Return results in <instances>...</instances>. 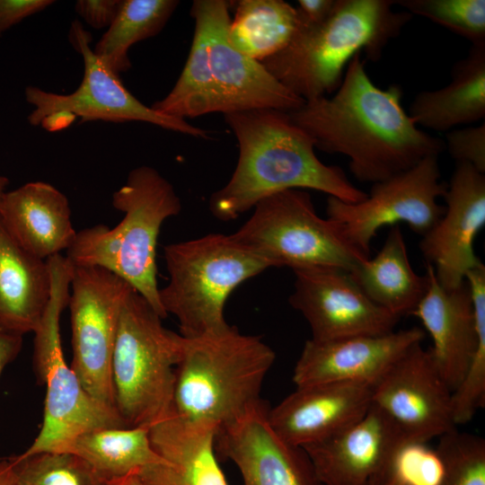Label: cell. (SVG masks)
<instances>
[{"label":"cell","mask_w":485,"mask_h":485,"mask_svg":"<svg viewBox=\"0 0 485 485\" xmlns=\"http://www.w3.org/2000/svg\"><path fill=\"white\" fill-rule=\"evenodd\" d=\"M47 260L20 247L0 222V331L34 332L50 298Z\"/></svg>","instance_id":"cell-24"},{"label":"cell","mask_w":485,"mask_h":485,"mask_svg":"<svg viewBox=\"0 0 485 485\" xmlns=\"http://www.w3.org/2000/svg\"><path fill=\"white\" fill-rule=\"evenodd\" d=\"M407 440L398 425L372 403L349 427L303 449L323 485H370Z\"/></svg>","instance_id":"cell-19"},{"label":"cell","mask_w":485,"mask_h":485,"mask_svg":"<svg viewBox=\"0 0 485 485\" xmlns=\"http://www.w3.org/2000/svg\"><path fill=\"white\" fill-rule=\"evenodd\" d=\"M299 26L296 8L283 0H240L227 30L240 53L262 61L285 48Z\"/></svg>","instance_id":"cell-27"},{"label":"cell","mask_w":485,"mask_h":485,"mask_svg":"<svg viewBox=\"0 0 485 485\" xmlns=\"http://www.w3.org/2000/svg\"><path fill=\"white\" fill-rule=\"evenodd\" d=\"M372 403L410 440L427 443L456 428L453 392L421 342L406 349L372 384Z\"/></svg>","instance_id":"cell-15"},{"label":"cell","mask_w":485,"mask_h":485,"mask_svg":"<svg viewBox=\"0 0 485 485\" xmlns=\"http://www.w3.org/2000/svg\"><path fill=\"white\" fill-rule=\"evenodd\" d=\"M164 260L169 281L159 289L160 303L167 315L178 320L184 338L226 328L224 309L230 294L271 268L232 234H223L168 244Z\"/></svg>","instance_id":"cell-7"},{"label":"cell","mask_w":485,"mask_h":485,"mask_svg":"<svg viewBox=\"0 0 485 485\" xmlns=\"http://www.w3.org/2000/svg\"><path fill=\"white\" fill-rule=\"evenodd\" d=\"M0 222L20 247L45 260L66 251L76 235L68 198L43 181L6 191L0 202Z\"/></svg>","instance_id":"cell-23"},{"label":"cell","mask_w":485,"mask_h":485,"mask_svg":"<svg viewBox=\"0 0 485 485\" xmlns=\"http://www.w3.org/2000/svg\"><path fill=\"white\" fill-rule=\"evenodd\" d=\"M230 2L195 0L190 15L206 35L207 64L216 112L258 109L290 112L305 101L276 80L259 61L237 51L228 41Z\"/></svg>","instance_id":"cell-14"},{"label":"cell","mask_w":485,"mask_h":485,"mask_svg":"<svg viewBox=\"0 0 485 485\" xmlns=\"http://www.w3.org/2000/svg\"><path fill=\"white\" fill-rule=\"evenodd\" d=\"M416 125L436 131L485 118V43L472 45L468 55L452 67L445 86L419 93L409 108Z\"/></svg>","instance_id":"cell-25"},{"label":"cell","mask_w":485,"mask_h":485,"mask_svg":"<svg viewBox=\"0 0 485 485\" xmlns=\"http://www.w3.org/2000/svg\"><path fill=\"white\" fill-rule=\"evenodd\" d=\"M232 236L272 267L292 270L335 268L351 271L368 256L346 238L340 225L321 217L305 190L269 195Z\"/></svg>","instance_id":"cell-9"},{"label":"cell","mask_w":485,"mask_h":485,"mask_svg":"<svg viewBox=\"0 0 485 485\" xmlns=\"http://www.w3.org/2000/svg\"><path fill=\"white\" fill-rule=\"evenodd\" d=\"M122 0H78L75 13L94 29L109 28L113 22Z\"/></svg>","instance_id":"cell-35"},{"label":"cell","mask_w":485,"mask_h":485,"mask_svg":"<svg viewBox=\"0 0 485 485\" xmlns=\"http://www.w3.org/2000/svg\"><path fill=\"white\" fill-rule=\"evenodd\" d=\"M371 405V384L322 383L295 387L269 409L268 419L284 441L304 448L349 427Z\"/></svg>","instance_id":"cell-21"},{"label":"cell","mask_w":485,"mask_h":485,"mask_svg":"<svg viewBox=\"0 0 485 485\" xmlns=\"http://www.w3.org/2000/svg\"><path fill=\"white\" fill-rule=\"evenodd\" d=\"M68 453L89 463L107 481L165 462L153 448L149 428H102L85 432Z\"/></svg>","instance_id":"cell-28"},{"label":"cell","mask_w":485,"mask_h":485,"mask_svg":"<svg viewBox=\"0 0 485 485\" xmlns=\"http://www.w3.org/2000/svg\"><path fill=\"white\" fill-rule=\"evenodd\" d=\"M398 84L377 87L360 54L346 67L336 93L305 101L288 112L315 148L348 158L354 177L377 182L438 156L445 142L418 128L401 105Z\"/></svg>","instance_id":"cell-1"},{"label":"cell","mask_w":485,"mask_h":485,"mask_svg":"<svg viewBox=\"0 0 485 485\" xmlns=\"http://www.w3.org/2000/svg\"><path fill=\"white\" fill-rule=\"evenodd\" d=\"M54 3L53 0H0V37L13 26Z\"/></svg>","instance_id":"cell-36"},{"label":"cell","mask_w":485,"mask_h":485,"mask_svg":"<svg viewBox=\"0 0 485 485\" xmlns=\"http://www.w3.org/2000/svg\"><path fill=\"white\" fill-rule=\"evenodd\" d=\"M177 0H122L110 26L96 43L93 53L119 75L131 67L130 47L158 34L179 5Z\"/></svg>","instance_id":"cell-29"},{"label":"cell","mask_w":485,"mask_h":485,"mask_svg":"<svg viewBox=\"0 0 485 485\" xmlns=\"http://www.w3.org/2000/svg\"><path fill=\"white\" fill-rule=\"evenodd\" d=\"M9 183V180L5 176L0 175V202L3 196L6 192V187Z\"/></svg>","instance_id":"cell-42"},{"label":"cell","mask_w":485,"mask_h":485,"mask_svg":"<svg viewBox=\"0 0 485 485\" xmlns=\"http://www.w3.org/2000/svg\"><path fill=\"white\" fill-rule=\"evenodd\" d=\"M445 147L456 163H466L485 173V124L450 130Z\"/></svg>","instance_id":"cell-34"},{"label":"cell","mask_w":485,"mask_h":485,"mask_svg":"<svg viewBox=\"0 0 485 485\" xmlns=\"http://www.w3.org/2000/svg\"><path fill=\"white\" fill-rule=\"evenodd\" d=\"M216 429L174 410L149 428L154 451L165 460L138 471L142 485H228L215 448Z\"/></svg>","instance_id":"cell-22"},{"label":"cell","mask_w":485,"mask_h":485,"mask_svg":"<svg viewBox=\"0 0 485 485\" xmlns=\"http://www.w3.org/2000/svg\"><path fill=\"white\" fill-rule=\"evenodd\" d=\"M112 206L124 213L114 227L96 225L76 232L66 258L73 266L103 268L124 279L163 319L159 298L156 246L163 223L179 215L180 198L157 170L139 166L112 194Z\"/></svg>","instance_id":"cell-4"},{"label":"cell","mask_w":485,"mask_h":485,"mask_svg":"<svg viewBox=\"0 0 485 485\" xmlns=\"http://www.w3.org/2000/svg\"><path fill=\"white\" fill-rule=\"evenodd\" d=\"M0 485H16L10 458H4L0 464Z\"/></svg>","instance_id":"cell-40"},{"label":"cell","mask_w":485,"mask_h":485,"mask_svg":"<svg viewBox=\"0 0 485 485\" xmlns=\"http://www.w3.org/2000/svg\"><path fill=\"white\" fill-rule=\"evenodd\" d=\"M443 198L444 214L423 236L419 249L446 289L461 286L481 260L474 241L485 225V174L466 163H456Z\"/></svg>","instance_id":"cell-17"},{"label":"cell","mask_w":485,"mask_h":485,"mask_svg":"<svg viewBox=\"0 0 485 485\" xmlns=\"http://www.w3.org/2000/svg\"><path fill=\"white\" fill-rule=\"evenodd\" d=\"M16 485H105L89 463L67 452L10 457Z\"/></svg>","instance_id":"cell-31"},{"label":"cell","mask_w":485,"mask_h":485,"mask_svg":"<svg viewBox=\"0 0 485 485\" xmlns=\"http://www.w3.org/2000/svg\"><path fill=\"white\" fill-rule=\"evenodd\" d=\"M395 4L446 28L472 45L485 43L484 0H400Z\"/></svg>","instance_id":"cell-32"},{"label":"cell","mask_w":485,"mask_h":485,"mask_svg":"<svg viewBox=\"0 0 485 485\" xmlns=\"http://www.w3.org/2000/svg\"><path fill=\"white\" fill-rule=\"evenodd\" d=\"M105 485H142L138 477V471L125 476L107 481Z\"/></svg>","instance_id":"cell-41"},{"label":"cell","mask_w":485,"mask_h":485,"mask_svg":"<svg viewBox=\"0 0 485 485\" xmlns=\"http://www.w3.org/2000/svg\"><path fill=\"white\" fill-rule=\"evenodd\" d=\"M391 0H335L329 16L303 24L281 51L260 61L283 86L304 101L337 90L346 66L365 52L378 61L389 40L411 19Z\"/></svg>","instance_id":"cell-3"},{"label":"cell","mask_w":485,"mask_h":485,"mask_svg":"<svg viewBox=\"0 0 485 485\" xmlns=\"http://www.w3.org/2000/svg\"><path fill=\"white\" fill-rule=\"evenodd\" d=\"M155 111L185 119L216 112L213 84L207 64V45L202 26L195 22L190 53L170 93L154 102Z\"/></svg>","instance_id":"cell-30"},{"label":"cell","mask_w":485,"mask_h":485,"mask_svg":"<svg viewBox=\"0 0 485 485\" xmlns=\"http://www.w3.org/2000/svg\"><path fill=\"white\" fill-rule=\"evenodd\" d=\"M428 291L410 315L433 340L434 361L448 387L464 403L485 400V266L478 263L453 289L436 280L427 263Z\"/></svg>","instance_id":"cell-10"},{"label":"cell","mask_w":485,"mask_h":485,"mask_svg":"<svg viewBox=\"0 0 485 485\" xmlns=\"http://www.w3.org/2000/svg\"><path fill=\"white\" fill-rule=\"evenodd\" d=\"M51 292L45 313L33 332V366L47 386L41 428L22 457L42 452H67L80 435L102 428H126L118 412L93 399L68 366L60 335V317L67 306L73 265L61 254L47 260Z\"/></svg>","instance_id":"cell-8"},{"label":"cell","mask_w":485,"mask_h":485,"mask_svg":"<svg viewBox=\"0 0 485 485\" xmlns=\"http://www.w3.org/2000/svg\"><path fill=\"white\" fill-rule=\"evenodd\" d=\"M296 11L303 24H316L331 13L335 0H299Z\"/></svg>","instance_id":"cell-37"},{"label":"cell","mask_w":485,"mask_h":485,"mask_svg":"<svg viewBox=\"0 0 485 485\" xmlns=\"http://www.w3.org/2000/svg\"><path fill=\"white\" fill-rule=\"evenodd\" d=\"M22 336L0 331V375L21 351ZM4 458H0V464Z\"/></svg>","instance_id":"cell-38"},{"label":"cell","mask_w":485,"mask_h":485,"mask_svg":"<svg viewBox=\"0 0 485 485\" xmlns=\"http://www.w3.org/2000/svg\"><path fill=\"white\" fill-rule=\"evenodd\" d=\"M135 289L120 310L111 362L115 406L126 428H150L173 411L175 369L185 338Z\"/></svg>","instance_id":"cell-6"},{"label":"cell","mask_w":485,"mask_h":485,"mask_svg":"<svg viewBox=\"0 0 485 485\" xmlns=\"http://www.w3.org/2000/svg\"><path fill=\"white\" fill-rule=\"evenodd\" d=\"M263 400L217 430L216 452L238 468L243 485H323L304 450L270 427Z\"/></svg>","instance_id":"cell-18"},{"label":"cell","mask_w":485,"mask_h":485,"mask_svg":"<svg viewBox=\"0 0 485 485\" xmlns=\"http://www.w3.org/2000/svg\"><path fill=\"white\" fill-rule=\"evenodd\" d=\"M224 116L238 141L239 157L230 180L209 199L218 220L235 219L262 198L291 189L318 190L347 203L366 198L340 167L317 157L312 138L288 112L258 109Z\"/></svg>","instance_id":"cell-2"},{"label":"cell","mask_w":485,"mask_h":485,"mask_svg":"<svg viewBox=\"0 0 485 485\" xmlns=\"http://www.w3.org/2000/svg\"><path fill=\"white\" fill-rule=\"evenodd\" d=\"M69 40L84 59V76L78 88L68 94L44 91L36 86L24 90L25 100L34 107L27 119L33 126L54 130L70 123L142 121L198 138L208 132L186 119L161 114L138 101L124 86L120 76L109 69L90 47L92 36L77 20L71 24Z\"/></svg>","instance_id":"cell-11"},{"label":"cell","mask_w":485,"mask_h":485,"mask_svg":"<svg viewBox=\"0 0 485 485\" xmlns=\"http://www.w3.org/2000/svg\"><path fill=\"white\" fill-rule=\"evenodd\" d=\"M437 158L428 156L407 171L373 183L366 198L357 203L329 196L327 217L336 221L349 242L368 257L371 241L384 226L403 222L423 236L445 211L437 203L446 189Z\"/></svg>","instance_id":"cell-13"},{"label":"cell","mask_w":485,"mask_h":485,"mask_svg":"<svg viewBox=\"0 0 485 485\" xmlns=\"http://www.w3.org/2000/svg\"><path fill=\"white\" fill-rule=\"evenodd\" d=\"M444 463L438 485H485V440L457 428L441 436L436 447Z\"/></svg>","instance_id":"cell-33"},{"label":"cell","mask_w":485,"mask_h":485,"mask_svg":"<svg viewBox=\"0 0 485 485\" xmlns=\"http://www.w3.org/2000/svg\"><path fill=\"white\" fill-rule=\"evenodd\" d=\"M70 288L71 368L93 399L116 410L111 362L120 310L132 287L103 268L73 266Z\"/></svg>","instance_id":"cell-12"},{"label":"cell","mask_w":485,"mask_h":485,"mask_svg":"<svg viewBox=\"0 0 485 485\" xmlns=\"http://www.w3.org/2000/svg\"><path fill=\"white\" fill-rule=\"evenodd\" d=\"M276 358L260 337L234 326L185 338L175 369L174 412L217 430L257 404Z\"/></svg>","instance_id":"cell-5"},{"label":"cell","mask_w":485,"mask_h":485,"mask_svg":"<svg viewBox=\"0 0 485 485\" xmlns=\"http://www.w3.org/2000/svg\"><path fill=\"white\" fill-rule=\"evenodd\" d=\"M424 338L420 328L412 327L383 335L310 339L295 363L292 380L295 387L322 383L372 385L406 349Z\"/></svg>","instance_id":"cell-20"},{"label":"cell","mask_w":485,"mask_h":485,"mask_svg":"<svg viewBox=\"0 0 485 485\" xmlns=\"http://www.w3.org/2000/svg\"><path fill=\"white\" fill-rule=\"evenodd\" d=\"M293 272L288 301L307 321L313 340L383 335L393 331L401 319L375 304L348 271L311 268Z\"/></svg>","instance_id":"cell-16"},{"label":"cell","mask_w":485,"mask_h":485,"mask_svg":"<svg viewBox=\"0 0 485 485\" xmlns=\"http://www.w3.org/2000/svg\"><path fill=\"white\" fill-rule=\"evenodd\" d=\"M355 282L377 305L401 317L412 313L426 295L429 278L413 269L403 234L391 226L374 258H366L349 271Z\"/></svg>","instance_id":"cell-26"},{"label":"cell","mask_w":485,"mask_h":485,"mask_svg":"<svg viewBox=\"0 0 485 485\" xmlns=\"http://www.w3.org/2000/svg\"><path fill=\"white\" fill-rule=\"evenodd\" d=\"M370 485H402V482L398 472L390 462L387 468L377 475Z\"/></svg>","instance_id":"cell-39"}]
</instances>
